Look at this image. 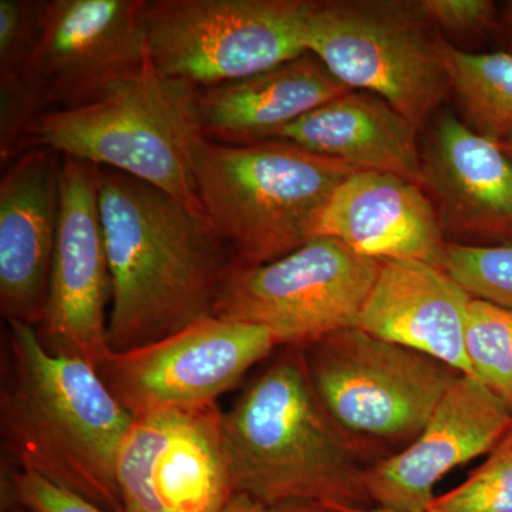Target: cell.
Returning a JSON list of instances; mask_svg holds the SVG:
<instances>
[{"mask_svg": "<svg viewBox=\"0 0 512 512\" xmlns=\"http://www.w3.org/2000/svg\"><path fill=\"white\" fill-rule=\"evenodd\" d=\"M220 404L137 414L117 456L126 512H220L235 495Z\"/></svg>", "mask_w": 512, "mask_h": 512, "instance_id": "11", "label": "cell"}, {"mask_svg": "<svg viewBox=\"0 0 512 512\" xmlns=\"http://www.w3.org/2000/svg\"><path fill=\"white\" fill-rule=\"evenodd\" d=\"M430 512H512V427L464 483L439 495Z\"/></svg>", "mask_w": 512, "mask_h": 512, "instance_id": "24", "label": "cell"}, {"mask_svg": "<svg viewBox=\"0 0 512 512\" xmlns=\"http://www.w3.org/2000/svg\"><path fill=\"white\" fill-rule=\"evenodd\" d=\"M443 271L473 298L512 311V241L487 245L447 242Z\"/></svg>", "mask_w": 512, "mask_h": 512, "instance_id": "23", "label": "cell"}, {"mask_svg": "<svg viewBox=\"0 0 512 512\" xmlns=\"http://www.w3.org/2000/svg\"><path fill=\"white\" fill-rule=\"evenodd\" d=\"M356 171L285 140L205 138L194 160L202 215L241 266L275 261L306 244L333 192Z\"/></svg>", "mask_w": 512, "mask_h": 512, "instance_id": "4", "label": "cell"}, {"mask_svg": "<svg viewBox=\"0 0 512 512\" xmlns=\"http://www.w3.org/2000/svg\"><path fill=\"white\" fill-rule=\"evenodd\" d=\"M309 0H151L148 57L158 72L197 87L268 72L305 55Z\"/></svg>", "mask_w": 512, "mask_h": 512, "instance_id": "8", "label": "cell"}, {"mask_svg": "<svg viewBox=\"0 0 512 512\" xmlns=\"http://www.w3.org/2000/svg\"><path fill=\"white\" fill-rule=\"evenodd\" d=\"M498 146L503 148L505 154L512 160V136L504 138V140L498 141Z\"/></svg>", "mask_w": 512, "mask_h": 512, "instance_id": "30", "label": "cell"}, {"mask_svg": "<svg viewBox=\"0 0 512 512\" xmlns=\"http://www.w3.org/2000/svg\"><path fill=\"white\" fill-rule=\"evenodd\" d=\"M313 237L338 239L377 261H417L440 269L447 245L423 187L377 171H356L336 188Z\"/></svg>", "mask_w": 512, "mask_h": 512, "instance_id": "17", "label": "cell"}, {"mask_svg": "<svg viewBox=\"0 0 512 512\" xmlns=\"http://www.w3.org/2000/svg\"><path fill=\"white\" fill-rule=\"evenodd\" d=\"M473 296L436 266L382 261L357 328L473 376L466 352Z\"/></svg>", "mask_w": 512, "mask_h": 512, "instance_id": "18", "label": "cell"}, {"mask_svg": "<svg viewBox=\"0 0 512 512\" xmlns=\"http://www.w3.org/2000/svg\"><path fill=\"white\" fill-rule=\"evenodd\" d=\"M441 59L467 124L498 141L512 136V53H470L437 37Z\"/></svg>", "mask_w": 512, "mask_h": 512, "instance_id": "21", "label": "cell"}, {"mask_svg": "<svg viewBox=\"0 0 512 512\" xmlns=\"http://www.w3.org/2000/svg\"><path fill=\"white\" fill-rule=\"evenodd\" d=\"M348 92L318 57L305 53L268 72L198 89V114L207 140L258 143Z\"/></svg>", "mask_w": 512, "mask_h": 512, "instance_id": "19", "label": "cell"}, {"mask_svg": "<svg viewBox=\"0 0 512 512\" xmlns=\"http://www.w3.org/2000/svg\"><path fill=\"white\" fill-rule=\"evenodd\" d=\"M419 130L382 97L350 90L293 121L271 140L289 141L357 171L399 175L421 187Z\"/></svg>", "mask_w": 512, "mask_h": 512, "instance_id": "20", "label": "cell"}, {"mask_svg": "<svg viewBox=\"0 0 512 512\" xmlns=\"http://www.w3.org/2000/svg\"><path fill=\"white\" fill-rule=\"evenodd\" d=\"M466 352L473 377L512 416V311L473 298L468 309Z\"/></svg>", "mask_w": 512, "mask_h": 512, "instance_id": "22", "label": "cell"}, {"mask_svg": "<svg viewBox=\"0 0 512 512\" xmlns=\"http://www.w3.org/2000/svg\"><path fill=\"white\" fill-rule=\"evenodd\" d=\"M380 266L338 239L313 237L275 261L232 264L214 316L271 330L282 348H305L357 328Z\"/></svg>", "mask_w": 512, "mask_h": 512, "instance_id": "9", "label": "cell"}, {"mask_svg": "<svg viewBox=\"0 0 512 512\" xmlns=\"http://www.w3.org/2000/svg\"><path fill=\"white\" fill-rule=\"evenodd\" d=\"M494 33L500 45L507 47L512 53V0H508L498 8Z\"/></svg>", "mask_w": 512, "mask_h": 512, "instance_id": "29", "label": "cell"}, {"mask_svg": "<svg viewBox=\"0 0 512 512\" xmlns=\"http://www.w3.org/2000/svg\"><path fill=\"white\" fill-rule=\"evenodd\" d=\"M63 156L32 147L0 180V312L5 322L40 328L59 222Z\"/></svg>", "mask_w": 512, "mask_h": 512, "instance_id": "15", "label": "cell"}, {"mask_svg": "<svg viewBox=\"0 0 512 512\" xmlns=\"http://www.w3.org/2000/svg\"><path fill=\"white\" fill-rule=\"evenodd\" d=\"M271 330L210 316L141 348L109 352L97 373L133 414L218 403L252 367L281 349Z\"/></svg>", "mask_w": 512, "mask_h": 512, "instance_id": "10", "label": "cell"}, {"mask_svg": "<svg viewBox=\"0 0 512 512\" xmlns=\"http://www.w3.org/2000/svg\"><path fill=\"white\" fill-rule=\"evenodd\" d=\"M197 92L158 72L148 57L140 72L99 100L43 113L30 126L23 151L50 148L119 171L202 215L194 181L195 151L205 140Z\"/></svg>", "mask_w": 512, "mask_h": 512, "instance_id": "5", "label": "cell"}, {"mask_svg": "<svg viewBox=\"0 0 512 512\" xmlns=\"http://www.w3.org/2000/svg\"><path fill=\"white\" fill-rule=\"evenodd\" d=\"M511 427L504 404L476 377L461 375L409 446L367 468L365 484L373 507L429 511L441 478L490 453Z\"/></svg>", "mask_w": 512, "mask_h": 512, "instance_id": "14", "label": "cell"}, {"mask_svg": "<svg viewBox=\"0 0 512 512\" xmlns=\"http://www.w3.org/2000/svg\"><path fill=\"white\" fill-rule=\"evenodd\" d=\"M2 508L28 512H126L106 510L42 477L2 466Z\"/></svg>", "mask_w": 512, "mask_h": 512, "instance_id": "26", "label": "cell"}, {"mask_svg": "<svg viewBox=\"0 0 512 512\" xmlns=\"http://www.w3.org/2000/svg\"><path fill=\"white\" fill-rule=\"evenodd\" d=\"M148 0H49L29 77L46 110L99 100L148 60Z\"/></svg>", "mask_w": 512, "mask_h": 512, "instance_id": "13", "label": "cell"}, {"mask_svg": "<svg viewBox=\"0 0 512 512\" xmlns=\"http://www.w3.org/2000/svg\"><path fill=\"white\" fill-rule=\"evenodd\" d=\"M99 208L113 284L111 352L150 345L214 316L234 254L173 195L100 168Z\"/></svg>", "mask_w": 512, "mask_h": 512, "instance_id": "1", "label": "cell"}, {"mask_svg": "<svg viewBox=\"0 0 512 512\" xmlns=\"http://www.w3.org/2000/svg\"><path fill=\"white\" fill-rule=\"evenodd\" d=\"M222 437L235 494L336 512L373 507L365 474L375 454L326 412L303 348H281L244 387L222 414Z\"/></svg>", "mask_w": 512, "mask_h": 512, "instance_id": "3", "label": "cell"}, {"mask_svg": "<svg viewBox=\"0 0 512 512\" xmlns=\"http://www.w3.org/2000/svg\"><path fill=\"white\" fill-rule=\"evenodd\" d=\"M303 45L340 83L382 97L419 128L451 93L437 37L412 0H309Z\"/></svg>", "mask_w": 512, "mask_h": 512, "instance_id": "7", "label": "cell"}, {"mask_svg": "<svg viewBox=\"0 0 512 512\" xmlns=\"http://www.w3.org/2000/svg\"><path fill=\"white\" fill-rule=\"evenodd\" d=\"M421 187L444 231L512 241V160L450 111L436 116L421 147Z\"/></svg>", "mask_w": 512, "mask_h": 512, "instance_id": "16", "label": "cell"}, {"mask_svg": "<svg viewBox=\"0 0 512 512\" xmlns=\"http://www.w3.org/2000/svg\"><path fill=\"white\" fill-rule=\"evenodd\" d=\"M220 512H336L319 504H268L244 494H235Z\"/></svg>", "mask_w": 512, "mask_h": 512, "instance_id": "28", "label": "cell"}, {"mask_svg": "<svg viewBox=\"0 0 512 512\" xmlns=\"http://www.w3.org/2000/svg\"><path fill=\"white\" fill-rule=\"evenodd\" d=\"M6 512H28V511L22 510V508H10V510L6 511Z\"/></svg>", "mask_w": 512, "mask_h": 512, "instance_id": "32", "label": "cell"}, {"mask_svg": "<svg viewBox=\"0 0 512 512\" xmlns=\"http://www.w3.org/2000/svg\"><path fill=\"white\" fill-rule=\"evenodd\" d=\"M303 359L326 412L375 456L409 446L461 376L434 357L360 328L305 346Z\"/></svg>", "mask_w": 512, "mask_h": 512, "instance_id": "6", "label": "cell"}, {"mask_svg": "<svg viewBox=\"0 0 512 512\" xmlns=\"http://www.w3.org/2000/svg\"><path fill=\"white\" fill-rule=\"evenodd\" d=\"M49 0H0V80L29 74Z\"/></svg>", "mask_w": 512, "mask_h": 512, "instance_id": "25", "label": "cell"}, {"mask_svg": "<svg viewBox=\"0 0 512 512\" xmlns=\"http://www.w3.org/2000/svg\"><path fill=\"white\" fill-rule=\"evenodd\" d=\"M412 6L427 28L457 37L494 33L500 8L493 0H412Z\"/></svg>", "mask_w": 512, "mask_h": 512, "instance_id": "27", "label": "cell"}, {"mask_svg": "<svg viewBox=\"0 0 512 512\" xmlns=\"http://www.w3.org/2000/svg\"><path fill=\"white\" fill-rule=\"evenodd\" d=\"M340 512H396L390 510H384V508L379 507H370V508H360V510H343ZM430 512V511H427Z\"/></svg>", "mask_w": 512, "mask_h": 512, "instance_id": "31", "label": "cell"}, {"mask_svg": "<svg viewBox=\"0 0 512 512\" xmlns=\"http://www.w3.org/2000/svg\"><path fill=\"white\" fill-rule=\"evenodd\" d=\"M134 416L84 360L57 356L37 330L6 322L2 339L3 464L120 511L117 456Z\"/></svg>", "mask_w": 512, "mask_h": 512, "instance_id": "2", "label": "cell"}, {"mask_svg": "<svg viewBox=\"0 0 512 512\" xmlns=\"http://www.w3.org/2000/svg\"><path fill=\"white\" fill-rule=\"evenodd\" d=\"M96 165L63 157L59 222L40 342L57 356L96 367L109 352L113 284L99 208Z\"/></svg>", "mask_w": 512, "mask_h": 512, "instance_id": "12", "label": "cell"}]
</instances>
